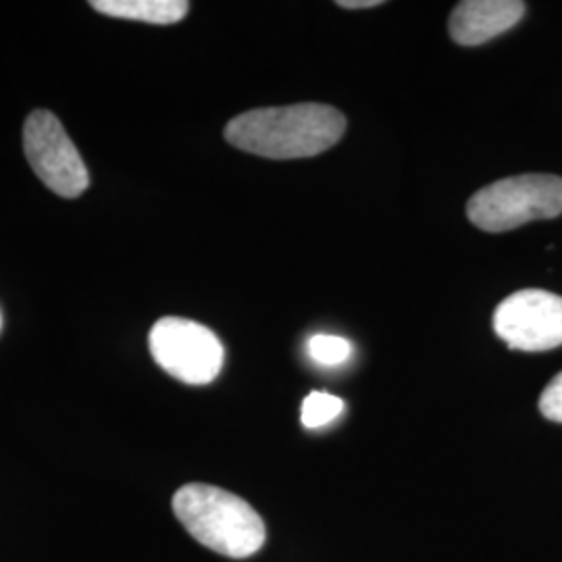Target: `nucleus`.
<instances>
[{"label":"nucleus","instance_id":"f257e3e1","mask_svg":"<svg viewBox=\"0 0 562 562\" xmlns=\"http://www.w3.org/2000/svg\"><path fill=\"white\" fill-rule=\"evenodd\" d=\"M346 132L338 109L317 102L252 109L225 125V140L273 161L306 159L336 146Z\"/></svg>","mask_w":562,"mask_h":562},{"label":"nucleus","instance_id":"f03ea898","mask_svg":"<svg viewBox=\"0 0 562 562\" xmlns=\"http://www.w3.org/2000/svg\"><path fill=\"white\" fill-rule=\"evenodd\" d=\"M173 513L196 542L229 559L257 554L267 538L261 515L215 485H183L173 496Z\"/></svg>","mask_w":562,"mask_h":562},{"label":"nucleus","instance_id":"7ed1b4c3","mask_svg":"<svg viewBox=\"0 0 562 562\" xmlns=\"http://www.w3.org/2000/svg\"><path fill=\"white\" fill-rule=\"evenodd\" d=\"M562 213V178L525 173L494 181L467 202V217L483 232L501 234Z\"/></svg>","mask_w":562,"mask_h":562},{"label":"nucleus","instance_id":"20e7f679","mask_svg":"<svg viewBox=\"0 0 562 562\" xmlns=\"http://www.w3.org/2000/svg\"><path fill=\"white\" fill-rule=\"evenodd\" d=\"M148 346L162 371L188 385H206L222 373V341L201 323L165 317L153 325Z\"/></svg>","mask_w":562,"mask_h":562},{"label":"nucleus","instance_id":"39448f33","mask_svg":"<svg viewBox=\"0 0 562 562\" xmlns=\"http://www.w3.org/2000/svg\"><path fill=\"white\" fill-rule=\"evenodd\" d=\"M23 150L42 183L63 199H78L90 176L76 144L50 111H34L23 125Z\"/></svg>","mask_w":562,"mask_h":562},{"label":"nucleus","instance_id":"423d86ee","mask_svg":"<svg viewBox=\"0 0 562 562\" xmlns=\"http://www.w3.org/2000/svg\"><path fill=\"white\" fill-rule=\"evenodd\" d=\"M498 338L513 350L543 352L562 346V296L546 290H519L494 313Z\"/></svg>","mask_w":562,"mask_h":562},{"label":"nucleus","instance_id":"0eeeda50","mask_svg":"<svg viewBox=\"0 0 562 562\" xmlns=\"http://www.w3.org/2000/svg\"><path fill=\"white\" fill-rule=\"evenodd\" d=\"M522 15L519 0H464L452 11L448 32L461 46H480L515 27Z\"/></svg>","mask_w":562,"mask_h":562},{"label":"nucleus","instance_id":"6e6552de","mask_svg":"<svg viewBox=\"0 0 562 562\" xmlns=\"http://www.w3.org/2000/svg\"><path fill=\"white\" fill-rule=\"evenodd\" d=\"M102 15L117 20L171 25L188 15L190 4L183 0H94L90 2Z\"/></svg>","mask_w":562,"mask_h":562},{"label":"nucleus","instance_id":"1a4fd4ad","mask_svg":"<svg viewBox=\"0 0 562 562\" xmlns=\"http://www.w3.org/2000/svg\"><path fill=\"white\" fill-rule=\"evenodd\" d=\"M344 411V402L327 392H311L302 402L301 422L308 429H319L336 422Z\"/></svg>","mask_w":562,"mask_h":562},{"label":"nucleus","instance_id":"9d476101","mask_svg":"<svg viewBox=\"0 0 562 562\" xmlns=\"http://www.w3.org/2000/svg\"><path fill=\"white\" fill-rule=\"evenodd\" d=\"M308 355L315 362L323 367H336L341 362L348 361L352 355V344L344 340L340 336H329V334H317L308 340Z\"/></svg>","mask_w":562,"mask_h":562},{"label":"nucleus","instance_id":"9b49d317","mask_svg":"<svg viewBox=\"0 0 562 562\" xmlns=\"http://www.w3.org/2000/svg\"><path fill=\"white\" fill-rule=\"evenodd\" d=\"M540 411L548 422L562 423V371L546 385L540 398Z\"/></svg>","mask_w":562,"mask_h":562},{"label":"nucleus","instance_id":"f8f14e48","mask_svg":"<svg viewBox=\"0 0 562 562\" xmlns=\"http://www.w3.org/2000/svg\"><path fill=\"white\" fill-rule=\"evenodd\" d=\"M338 4L344 9H371L382 4V0H340Z\"/></svg>","mask_w":562,"mask_h":562},{"label":"nucleus","instance_id":"ddd939ff","mask_svg":"<svg viewBox=\"0 0 562 562\" xmlns=\"http://www.w3.org/2000/svg\"><path fill=\"white\" fill-rule=\"evenodd\" d=\"M0 323H2V319H0Z\"/></svg>","mask_w":562,"mask_h":562}]
</instances>
